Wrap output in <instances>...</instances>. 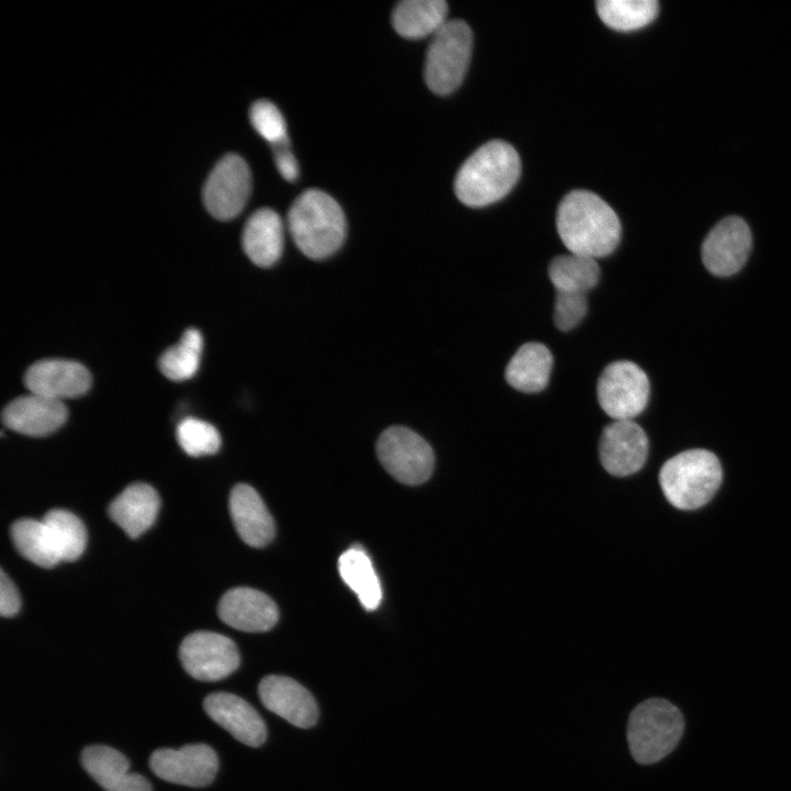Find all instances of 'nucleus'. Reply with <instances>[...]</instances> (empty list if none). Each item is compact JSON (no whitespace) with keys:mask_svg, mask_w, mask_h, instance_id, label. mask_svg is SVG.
<instances>
[{"mask_svg":"<svg viewBox=\"0 0 791 791\" xmlns=\"http://www.w3.org/2000/svg\"><path fill=\"white\" fill-rule=\"evenodd\" d=\"M556 226L571 254L593 259L613 253L621 239L615 211L587 190H573L564 197L557 209Z\"/></svg>","mask_w":791,"mask_h":791,"instance_id":"1","label":"nucleus"},{"mask_svg":"<svg viewBox=\"0 0 791 791\" xmlns=\"http://www.w3.org/2000/svg\"><path fill=\"white\" fill-rule=\"evenodd\" d=\"M520 172L516 151L506 142L490 141L475 151L457 171L456 197L471 208L494 203L514 187Z\"/></svg>","mask_w":791,"mask_h":791,"instance_id":"2","label":"nucleus"},{"mask_svg":"<svg viewBox=\"0 0 791 791\" xmlns=\"http://www.w3.org/2000/svg\"><path fill=\"white\" fill-rule=\"evenodd\" d=\"M288 226L298 248L309 258L333 255L346 236V219L339 204L319 189L303 191L288 212Z\"/></svg>","mask_w":791,"mask_h":791,"instance_id":"3","label":"nucleus"},{"mask_svg":"<svg viewBox=\"0 0 791 791\" xmlns=\"http://www.w3.org/2000/svg\"><path fill=\"white\" fill-rule=\"evenodd\" d=\"M658 478L666 500L673 508L693 511L714 498L723 481V468L711 450L691 448L667 459Z\"/></svg>","mask_w":791,"mask_h":791,"instance_id":"4","label":"nucleus"},{"mask_svg":"<svg viewBox=\"0 0 791 791\" xmlns=\"http://www.w3.org/2000/svg\"><path fill=\"white\" fill-rule=\"evenodd\" d=\"M683 729V715L676 705L661 698L643 701L632 711L627 723L633 758L642 765L661 760L675 749Z\"/></svg>","mask_w":791,"mask_h":791,"instance_id":"5","label":"nucleus"},{"mask_svg":"<svg viewBox=\"0 0 791 791\" xmlns=\"http://www.w3.org/2000/svg\"><path fill=\"white\" fill-rule=\"evenodd\" d=\"M472 33L463 20L447 21L432 37L424 66L427 87L436 94L453 92L461 83L471 56Z\"/></svg>","mask_w":791,"mask_h":791,"instance_id":"6","label":"nucleus"},{"mask_svg":"<svg viewBox=\"0 0 791 791\" xmlns=\"http://www.w3.org/2000/svg\"><path fill=\"white\" fill-rule=\"evenodd\" d=\"M376 452L383 468L398 481L415 486L426 481L434 468V453L419 434L391 426L378 438Z\"/></svg>","mask_w":791,"mask_h":791,"instance_id":"7","label":"nucleus"},{"mask_svg":"<svg viewBox=\"0 0 791 791\" xmlns=\"http://www.w3.org/2000/svg\"><path fill=\"white\" fill-rule=\"evenodd\" d=\"M649 391L647 375L630 360L611 363L597 385L599 404L614 421L633 420L640 414L648 403Z\"/></svg>","mask_w":791,"mask_h":791,"instance_id":"8","label":"nucleus"},{"mask_svg":"<svg viewBox=\"0 0 791 791\" xmlns=\"http://www.w3.org/2000/svg\"><path fill=\"white\" fill-rule=\"evenodd\" d=\"M250 188V170L245 160L227 154L216 163L204 183V205L215 219L231 220L244 209Z\"/></svg>","mask_w":791,"mask_h":791,"instance_id":"9","label":"nucleus"},{"mask_svg":"<svg viewBox=\"0 0 791 791\" xmlns=\"http://www.w3.org/2000/svg\"><path fill=\"white\" fill-rule=\"evenodd\" d=\"M183 669L197 680L218 681L239 665L236 645L229 637L208 631L189 634L179 647Z\"/></svg>","mask_w":791,"mask_h":791,"instance_id":"10","label":"nucleus"},{"mask_svg":"<svg viewBox=\"0 0 791 791\" xmlns=\"http://www.w3.org/2000/svg\"><path fill=\"white\" fill-rule=\"evenodd\" d=\"M152 771L160 779L187 787H205L218 772V755L209 745L189 744L179 749L159 748L149 758Z\"/></svg>","mask_w":791,"mask_h":791,"instance_id":"11","label":"nucleus"},{"mask_svg":"<svg viewBox=\"0 0 791 791\" xmlns=\"http://www.w3.org/2000/svg\"><path fill=\"white\" fill-rule=\"evenodd\" d=\"M751 244L747 223L739 216H727L705 236L701 247L702 261L714 276L734 275L748 259Z\"/></svg>","mask_w":791,"mask_h":791,"instance_id":"12","label":"nucleus"},{"mask_svg":"<svg viewBox=\"0 0 791 791\" xmlns=\"http://www.w3.org/2000/svg\"><path fill=\"white\" fill-rule=\"evenodd\" d=\"M648 437L633 420H616L606 425L600 437L599 455L603 468L616 477L642 469L648 457Z\"/></svg>","mask_w":791,"mask_h":791,"instance_id":"13","label":"nucleus"},{"mask_svg":"<svg viewBox=\"0 0 791 791\" xmlns=\"http://www.w3.org/2000/svg\"><path fill=\"white\" fill-rule=\"evenodd\" d=\"M91 381L82 364L60 358L41 359L30 366L24 376L30 392L58 401L81 397Z\"/></svg>","mask_w":791,"mask_h":791,"instance_id":"14","label":"nucleus"},{"mask_svg":"<svg viewBox=\"0 0 791 791\" xmlns=\"http://www.w3.org/2000/svg\"><path fill=\"white\" fill-rule=\"evenodd\" d=\"M258 695L270 712L300 727H312L319 716L317 704L312 694L296 680L269 675L258 684Z\"/></svg>","mask_w":791,"mask_h":791,"instance_id":"15","label":"nucleus"},{"mask_svg":"<svg viewBox=\"0 0 791 791\" xmlns=\"http://www.w3.org/2000/svg\"><path fill=\"white\" fill-rule=\"evenodd\" d=\"M205 713L238 742L258 747L267 728L258 712L244 699L229 692H213L203 701Z\"/></svg>","mask_w":791,"mask_h":791,"instance_id":"16","label":"nucleus"},{"mask_svg":"<svg viewBox=\"0 0 791 791\" xmlns=\"http://www.w3.org/2000/svg\"><path fill=\"white\" fill-rule=\"evenodd\" d=\"M63 401L29 392L11 401L2 412L3 424L27 436H46L57 431L67 420Z\"/></svg>","mask_w":791,"mask_h":791,"instance_id":"17","label":"nucleus"},{"mask_svg":"<svg viewBox=\"0 0 791 791\" xmlns=\"http://www.w3.org/2000/svg\"><path fill=\"white\" fill-rule=\"evenodd\" d=\"M219 617L244 632H266L278 621L276 603L265 593L246 587L226 591L218 606Z\"/></svg>","mask_w":791,"mask_h":791,"instance_id":"18","label":"nucleus"},{"mask_svg":"<svg viewBox=\"0 0 791 791\" xmlns=\"http://www.w3.org/2000/svg\"><path fill=\"white\" fill-rule=\"evenodd\" d=\"M81 764L105 791H152L146 778L130 771L126 757L104 745H91L81 753Z\"/></svg>","mask_w":791,"mask_h":791,"instance_id":"19","label":"nucleus"},{"mask_svg":"<svg viewBox=\"0 0 791 791\" xmlns=\"http://www.w3.org/2000/svg\"><path fill=\"white\" fill-rule=\"evenodd\" d=\"M230 513L239 537L252 547L266 546L275 535L274 520L257 491L236 484L230 495Z\"/></svg>","mask_w":791,"mask_h":791,"instance_id":"20","label":"nucleus"},{"mask_svg":"<svg viewBox=\"0 0 791 791\" xmlns=\"http://www.w3.org/2000/svg\"><path fill=\"white\" fill-rule=\"evenodd\" d=\"M159 497L149 484L136 482L127 486L110 504L109 515L129 537L136 538L156 520Z\"/></svg>","mask_w":791,"mask_h":791,"instance_id":"21","label":"nucleus"},{"mask_svg":"<svg viewBox=\"0 0 791 791\" xmlns=\"http://www.w3.org/2000/svg\"><path fill=\"white\" fill-rule=\"evenodd\" d=\"M242 245L256 266L275 265L283 248V227L278 213L269 208L255 211L244 225Z\"/></svg>","mask_w":791,"mask_h":791,"instance_id":"22","label":"nucleus"},{"mask_svg":"<svg viewBox=\"0 0 791 791\" xmlns=\"http://www.w3.org/2000/svg\"><path fill=\"white\" fill-rule=\"evenodd\" d=\"M553 356L549 349L537 342L522 345L505 367V380L522 392H538L549 380Z\"/></svg>","mask_w":791,"mask_h":791,"instance_id":"23","label":"nucleus"},{"mask_svg":"<svg viewBox=\"0 0 791 791\" xmlns=\"http://www.w3.org/2000/svg\"><path fill=\"white\" fill-rule=\"evenodd\" d=\"M444 0H403L392 11V25L403 37L417 40L434 35L448 20Z\"/></svg>","mask_w":791,"mask_h":791,"instance_id":"24","label":"nucleus"},{"mask_svg":"<svg viewBox=\"0 0 791 791\" xmlns=\"http://www.w3.org/2000/svg\"><path fill=\"white\" fill-rule=\"evenodd\" d=\"M343 581L357 594L367 611L376 610L382 599L379 578L372 562L360 547H350L338 558Z\"/></svg>","mask_w":791,"mask_h":791,"instance_id":"25","label":"nucleus"},{"mask_svg":"<svg viewBox=\"0 0 791 791\" xmlns=\"http://www.w3.org/2000/svg\"><path fill=\"white\" fill-rule=\"evenodd\" d=\"M11 536L19 553L31 562L43 568H52L62 561L53 536L43 520H18L11 526Z\"/></svg>","mask_w":791,"mask_h":791,"instance_id":"26","label":"nucleus"},{"mask_svg":"<svg viewBox=\"0 0 791 791\" xmlns=\"http://www.w3.org/2000/svg\"><path fill=\"white\" fill-rule=\"evenodd\" d=\"M549 279L557 292L587 293L599 281L597 259L576 255H559L548 266Z\"/></svg>","mask_w":791,"mask_h":791,"instance_id":"27","label":"nucleus"},{"mask_svg":"<svg viewBox=\"0 0 791 791\" xmlns=\"http://www.w3.org/2000/svg\"><path fill=\"white\" fill-rule=\"evenodd\" d=\"M600 19L616 31H633L649 24L658 14L656 0L597 1Z\"/></svg>","mask_w":791,"mask_h":791,"instance_id":"28","label":"nucleus"},{"mask_svg":"<svg viewBox=\"0 0 791 791\" xmlns=\"http://www.w3.org/2000/svg\"><path fill=\"white\" fill-rule=\"evenodd\" d=\"M203 347L201 333L196 328H188L180 341L167 348L158 360L161 374L168 379L182 381L197 372Z\"/></svg>","mask_w":791,"mask_h":791,"instance_id":"29","label":"nucleus"},{"mask_svg":"<svg viewBox=\"0 0 791 791\" xmlns=\"http://www.w3.org/2000/svg\"><path fill=\"white\" fill-rule=\"evenodd\" d=\"M43 521L53 536L62 560H75L83 553L87 532L78 516L63 509H53L45 514Z\"/></svg>","mask_w":791,"mask_h":791,"instance_id":"30","label":"nucleus"},{"mask_svg":"<svg viewBox=\"0 0 791 791\" xmlns=\"http://www.w3.org/2000/svg\"><path fill=\"white\" fill-rule=\"evenodd\" d=\"M178 444L190 456L214 454L221 445L216 428L208 422L196 417H186L176 430Z\"/></svg>","mask_w":791,"mask_h":791,"instance_id":"31","label":"nucleus"},{"mask_svg":"<svg viewBox=\"0 0 791 791\" xmlns=\"http://www.w3.org/2000/svg\"><path fill=\"white\" fill-rule=\"evenodd\" d=\"M249 119L256 132L272 146L289 142L286 121L272 102L256 101L250 107Z\"/></svg>","mask_w":791,"mask_h":791,"instance_id":"32","label":"nucleus"},{"mask_svg":"<svg viewBox=\"0 0 791 791\" xmlns=\"http://www.w3.org/2000/svg\"><path fill=\"white\" fill-rule=\"evenodd\" d=\"M588 302L584 293L557 292L554 322L560 331H569L586 316Z\"/></svg>","mask_w":791,"mask_h":791,"instance_id":"33","label":"nucleus"},{"mask_svg":"<svg viewBox=\"0 0 791 791\" xmlns=\"http://www.w3.org/2000/svg\"><path fill=\"white\" fill-rule=\"evenodd\" d=\"M19 592L3 570L0 572V614L4 617L15 615L20 609Z\"/></svg>","mask_w":791,"mask_h":791,"instance_id":"34","label":"nucleus"},{"mask_svg":"<svg viewBox=\"0 0 791 791\" xmlns=\"http://www.w3.org/2000/svg\"><path fill=\"white\" fill-rule=\"evenodd\" d=\"M275 163L280 175L288 181H294L299 175L296 157L289 149V142L274 146Z\"/></svg>","mask_w":791,"mask_h":791,"instance_id":"35","label":"nucleus"}]
</instances>
